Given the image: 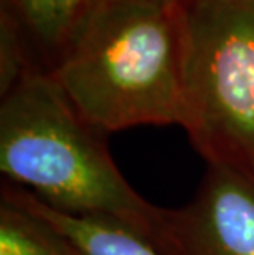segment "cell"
Masks as SVG:
<instances>
[{"mask_svg":"<svg viewBox=\"0 0 254 255\" xmlns=\"http://www.w3.org/2000/svg\"><path fill=\"white\" fill-rule=\"evenodd\" d=\"M188 138L207 165L254 180V0H180Z\"/></svg>","mask_w":254,"mask_h":255,"instance_id":"obj_3","label":"cell"},{"mask_svg":"<svg viewBox=\"0 0 254 255\" xmlns=\"http://www.w3.org/2000/svg\"><path fill=\"white\" fill-rule=\"evenodd\" d=\"M0 255H89L43 216L0 196Z\"/></svg>","mask_w":254,"mask_h":255,"instance_id":"obj_6","label":"cell"},{"mask_svg":"<svg viewBox=\"0 0 254 255\" xmlns=\"http://www.w3.org/2000/svg\"><path fill=\"white\" fill-rule=\"evenodd\" d=\"M48 73L81 117L106 135L185 122L177 7L96 0Z\"/></svg>","mask_w":254,"mask_h":255,"instance_id":"obj_2","label":"cell"},{"mask_svg":"<svg viewBox=\"0 0 254 255\" xmlns=\"http://www.w3.org/2000/svg\"><path fill=\"white\" fill-rule=\"evenodd\" d=\"M20 21L41 50L51 55V69L88 17L96 0H13Z\"/></svg>","mask_w":254,"mask_h":255,"instance_id":"obj_7","label":"cell"},{"mask_svg":"<svg viewBox=\"0 0 254 255\" xmlns=\"http://www.w3.org/2000/svg\"><path fill=\"white\" fill-rule=\"evenodd\" d=\"M0 171L51 209L109 222L159 255H174L170 209L127 183L106 133L81 117L48 71L31 69L2 96Z\"/></svg>","mask_w":254,"mask_h":255,"instance_id":"obj_1","label":"cell"},{"mask_svg":"<svg viewBox=\"0 0 254 255\" xmlns=\"http://www.w3.org/2000/svg\"><path fill=\"white\" fill-rule=\"evenodd\" d=\"M0 196L12 199L53 222L89 255H159L152 247L131 232L124 231L122 227L59 213L46 206L35 194L12 183L3 184Z\"/></svg>","mask_w":254,"mask_h":255,"instance_id":"obj_5","label":"cell"},{"mask_svg":"<svg viewBox=\"0 0 254 255\" xmlns=\"http://www.w3.org/2000/svg\"><path fill=\"white\" fill-rule=\"evenodd\" d=\"M131 2L147 3V5H154V7H162V8H175L180 0H131Z\"/></svg>","mask_w":254,"mask_h":255,"instance_id":"obj_8","label":"cell"},{"mask_svg":"<svg viewBox=\"0 0 254 255\" xmlns=\"http://www.w3.org/2000/svg\"><path fill=\"white\" fill-rule=\"evenodd\" d=\"M174 255H254V180L207 165L193 198L170 209Z\"/></svg>","mask_w":254,"mask_h":255,"instance_id":"obj_4","label":"cell"}]
</instances>
